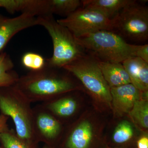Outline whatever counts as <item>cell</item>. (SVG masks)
I'll return each mask as SVG.
<instances>
[{
  "label": "cell",
  "mask_w": 148,
  "mask_h": 148,
  "mask_svg": "<svg viewBox=\"0 0 148 148\" xmlns=\"http://www.w3.org/2000/svg\"><path fill=\"white\" fill-rule=\"evenodd\" d=\"M68 71L54 68L46 63L43 69L29 71L19 77L14 84L31 103H43L59 95L79 89Z\"/></svg>",
  "instance_id": "obj_1"
},
{
  "label": "cell",
  "mask_w": 148,
  "mask_h": 148,
  "mask_svg": "<svg viewBox=\"0 0 148 148\" xmlns=\"http://www.w3.org/2000/svg\"><path fill=\"white\" fill-rule=\"evenodd\" d=\"M32 103L14 85L0 88V110L10 117L18 138L31 148H37L33 128Z\"/></svg>",
  "instance_id": "obj_2"
},
{
  "label": "cell",
  "mask_w": 148,
  "mask_h": 148,
  "mask_svg": "<svg viewBox=\"0 0 148 148\" xmlns=\"http://www.w3.org/2000/svg\"><path fill=\"white\" fill-rule=\"evenodd\" d=\"M76 38L86 53L99 61L122 63L135 57L137 45L129 43L111 31L101 30Z\"/></svg>",
  "instance_id": "obj_3"
},
{
  "label": "cell",
  "mask_w": 148,
  "mask_h": 148,
  "mask_svg": "<svg viewBox=\"0 0 148 148\" xmlns=\"http://www.w3.org/2000/svg\"><path fill=\"white\" fill-rule=\"evenodd\" d=\"M37 18L38 25L47 31L53 43V54L46 59L48 66L61 69L87 53L76 37L67 28L59 24L53 15Z\"/></svg>",
  "instance_id": "obj_4"
},
{
  "label": "cell",
  "mask_w": 148,
  "mask_h": 148,
  "mask_svg": "<svg viewBox=\"0 0 148 148\" xmlns=\"http://www.w3.org/2000/svg\"><path fill=\"white\" fill-rule=\"evenodd\" d=\"M146 1H136L122 10L111 18L110 31L115 33L126 41L127 40L138 43L147 41L148 8L145 4Z\"/></svg>",
  "instance_id": "obj_5"
},
{
  "label": "cell",
  "mask_w": 148,
  "mask_h": 148,
  "mask_svg": "<svg viewBox=\"0 0 148 148\" xmlns=\"http://www.w3.org/2000/svg\"><path fill=\"white\" fill-rule=\"evenodd\" d=\"M63 68L79 80L98 100L111 107L110 88L103 77L96 58L87 53Z\"/></svg>",
  "instance_id": "obj_6"
},
{
  "label": "cell",
  "mask_w": 148,
  "mask_h": 148,
  "mask_svg": "<svg viewBox=\"0 0 148 148\" xmlns=\"http://www.w3.org/2000/svg\"><path fill=\"white\" fill-rule=\"evenodd\" d=\"M76 38L101 31H110L111 19L95 10L82 7L69 16L57 20Z\"/></svg>",
  "instance_id": "obj_7"
},
{
  "label": "cell",
  "mask_w": 148,
  "mask_h": 148,
  "mask_svg": "<svg viewBox=\"0 0 148 148\" xmlns=\"http://www.w3.org/2000/svg\"><path fill=\"white\" fill-rule=\"evenodd\" d=\"M33 128L37 142H42L47 146L52 145L60 138L63 132V123L41 104L33 108Z\"/></svg>",
  "instance_id": "obj_8"
},
{
  "label": "cell",
  "mask_w": 148,
  "mask_h": 148,
  "mask_svg": "<svg viewBox=\"0 0 148 148\" xmlns=\"http://www.w3.org/2000/svg\"><path fill=\"white\" fill-rule=\"evenodd\" d=\"M37 25H38L37 17L29 14H21L12 18L0 14V54L16 34Z\"/></svg>",
  "instance_id": "obj_9"
},
{
  "label": "cell",
  "mask_w": 148,
  "mask_h": 148,
  "mask_svg": "<svg viewBox=\"0 0 148 148\" xmlns=\"http://www.w3.org/2000/svg\"><path fill=\"white\" fill-rule=\"evenodd\" d=\"M145 92L141 91L131 83L111 88V107L117 115H124L131 110L136 101L143 98Z\"/></svg>",
  "instance_id": "obj_10"
},
{
  "label": "cell",
  "mask_w": 148,
  "mask_h": 148,
  "mask_svg": "<svg viewBox=\"0 0 148 148\" xmlns=\"http://www.w3.org/2000/svg\"><path fill=\"white\" fill-rule=\"evenodd\" d=\"M0 8L10 14L21 12L36 17L52 15L49 11V0H0Z\"/></svg>",
  "instance_id": "obj_11"
},
{
  "label": "cell",
  "mask_w": 148,
  "mask_h": 148,
  "mask_svg": "<svg viewBox=\"0 0 148 148\" xmlns=\"http://www.w3.org/2000/svg\"><path fill=\"white\" fill-rule=\"evenodd\" d=\"M72 91L40 103L41 105L59 121L71 118L76 112L78 108L76 99L71 95Z\"/></svg>",
  "instance_id": "obj_12"
},
{
  "label": "cell",
  "mask_w": 148,
  "mask_h": 148,
  "mask_svg": "<svg viewBox=\"0 0 148 148\" xmlns=\"http://www.w3.org/2000/svg\"><path fill=\"white\" fill-rule=\"evenodd\" d=\"M131 84L141 91L148 90V63L137 57L127 58L122 63Z\"/></svg>",
  "instance_id": "obj_13"
},
{
  "label": "cell",
  "mask_w": 148,
  "mask_h": 148,
  "mask_svg": "<svg viewBox=\"0 0 148 148\" xmlns=\"http://www.w3.org/2000/svg\"><path fill=\"white\" fill-rule=\"evenodd\" d=\"M73 127L66 137L65 148H88L92 137L91 123L85 121Z\"/></svg>",
  "instance_id": "obj_14"
},
{
  "label": "cell",
  "mask_w": 148,
  "mask_h": 148,
  "mask_svg": "<svg viewBox=\"0 0 148 148\" xmlns=\"http://www.w3.org/2000/svg\"><path fill=\"white\" fill-rule=\"evenodd\" d=\"M103 77L110 88L131 83L127 72L122 63L98 61Z\"/></svg>",
  "instance_id": "obj_15"
},
{
  "label": "cell",
  "mask_w": 148,
  "mask_h": 148,
  "mask_svg": "<svg viewBox=\"0 0 148 148\" xmlns=\"http://www.w3.org/2000/svg\"><path fill=\"white\" fill-rule=\"evenodd\" d=\"M136 0H82V6L98 11L111 19Z\"/></svg>",
  "instance_id": "obj_16"
},
{
  "label": "cell",
  "mask_w": 148,
  "mask_h": 148,
  "mask_svg": "<svg viewBox=\"0 0 148 148\" xmlns=\"http://www.w3.org/2000/svg\"><path fill=\"white\" fill-rule=\"evenodd\" d=\"M14 64L10 56L6 52L0 54V88L14 85L19 78L14 71Z\"/></svg>",
  "instance_id": "obj_17"
},
{
  "label": "cell",
  "mask_w": 148,
  "mask_h": 148,
  "mask_svg": "<svg viewBox=\"0 0 148 148\" xmlns=\"http://www.w3.org/2000/svg\"><path fill=\"white\" fill-rule=\"evenodd\" d=\"M49 5L51 14H57L65 18L82 5L80 0H49Z\"/></svg>",
  "instance_id": "obj_18"
},
{
  "label": "cell",
  "mask_w": 148,
  "mask_h": 148,
  "mask_svg": "<svg viewBox=\"0 0 148 148\" xmlns=\"http://www.w3.org/2000/svg\"><path fill=\"white\" fill-rule=\"evenodd\" d=\"M134 123L143 128L148 127V101L147 98H141L135 102L128 112Z\"/></svg>",
  "instance_id": "obj_19"
},
{
  "label": "cell",
  "mask_w": 148,
  "mask_h": 148,
  "mask_svg": "<svg viewBox=\"0 0 148 148\" xmlns=\"http://www.w3.org/2000/svg\"><path fill=\"white\" fill-rule=\"evenodd\" d=\"M0 141L2 148H31L18 138L15 130L9 128L0 134Z\"/></svg>",
  "instance_id": "obj_20"
},
{
  "label": "cell",
  "mask_w": 148,
  "mask_h": 148,
  "mask_svg": "<svg viewBox=\"0 0 148 148\" xmlns=\"http://www.w3.org/2000/svg\"><path fill=\"white\" fill-rule=\"evenodd\" d=\"M21 64L30 71H39L45 66L46 59L38 53L28 52L24 53L21 59Z\"/></svg>",
  "instance_id": "obj_21"
},
{
  "label": "cell",
  "mask_w": 148,
  "mask_h": 148,
  "mask_svg": "<svg viewBox=\"0 0 148 148\" xmlns=\"http://www.w3.org/2000/svg\"><path fill=\"white\" fill-rule=\"evenodd\" d=\"M133 133L132 125L129 122L124 121L121 122L115 130L113 140L118 144L125 143L132 138Z\"/></svg>",
  "instance_id": "obj_22"
},
{
  "label": "cell",
  "mask_w": 148,
  "mask_h": 148,
  "mask_svg": "<svg viewBox=\"0 0 148 148\" xmlns=\"http://www.w3.org/2000/svg\"><path fill=\"white\" fill-rule=\"evenodd\" d=\"M135 57L141 58L148 63V44L137 45Z\"/></svg>",
  "instance_id": "obj_23"
},
{
  "label": "cell",
  "mask_w": 148,
  "mask_h": 148,
  "mask_svg": "<svg viewBox=\"0 0 148 148\" xmlns=\"http://www.w3.org/2000/svg\"><path fill=\"white\" fill-rule=\"evenodd\" d=\"M9 117L6 116L1 114L0 115V134L8 129L7 121Z\"/></svg>",
  "instance_id": "obj_24"
},
{
  "label": "cell",
  "mask_w": 148,
  "mask_h": 148,
  "mask_svg": "<svg viewBox=\"0 0 148 148\" xmlns=\"http://www.w3.org/2000/svg\"><path fill=\"white\" fill-rule=\"evenodd\" d=\"M138 148H148V138L146 137H142L140 138L138 143Z\"/></svg>",
  "instance_id": "obj_25"
},
{
  "label": "cell",
  "mask_w": 148,
  "mask_h": 148,
  "mask_svg": "<svg viewBox=\"0 0 148 148\" xmlns=\"http://www.w3.org/2000/svg\"><path fill=\"white\" fill-rule=\"evenodd\" d=\"M44 148H54L53 147H48V146H46V147H45Z\"/></svg>",
  "instance_id": "obj_26"
},
{
  "label": "cell",
  "mask_w": 148,
  "mask_h": 148,
  "mask_svg": "<svg viewBox=\"0 0 148 148\" xmlns=\"http://www.w3.org/2000/svg\"><path fill=\"white\" fill-rule=\"evenodd\" d=\"M0 148H1V147H0Z\"/></svg>",
  "instance_id": "obj_27"
}]
</instances>
